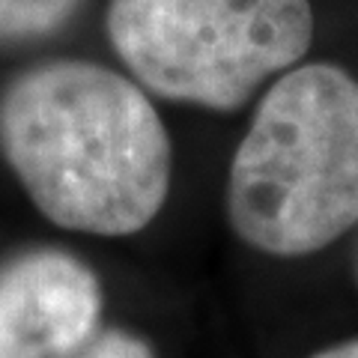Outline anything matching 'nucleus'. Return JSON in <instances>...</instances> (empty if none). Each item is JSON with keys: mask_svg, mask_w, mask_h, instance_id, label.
I'll list each match as a JSON object with an SVG mask.
<instances>
[{"mask_svg": "<svg viewBox=\"0 0 358 358\" xmlns=\"http://www.w3.org/2000/svg\"><path fill=\"white\" fill-rule=\"evenodd\" d=\"M0 155L57 227L129 236L171 192V134L131 78L87 60H51L0 93Z\"/></svg>", "mask_w": 358, "mask_h": 358, "instance_id": "nucleus-1", "label": "nucleus"}, {"mask_svg": "<svg viewBox=\"0 0 358 358\" xmlns=\"http://www.w3.org/2000/svg\"><path fill=\"white\" fill-rule=\"evenodd\" d=\"M227 218L272 257L326 248L358 224V78L293 66L266 90L227 176Z\"/></svg>", "mask_w": 358, "mask_h": 358, "instance_id": "nucleus-2", "label": "nucleus"}, {"mask_svg": "<svg viewBox=\"0 0 358 358\" xmlns=\"http://www.w3.org/2000/svg\"><path fill=\"white\" fill-rule=\"evenodd\" d=\"M108 36L143 90L236 110L313 39L310 0H110Z\"/></svg>", "mask_w": 358, "mask_h": 358, "instance_id": "nucleus-3", "label": "nucleus"}, {"mask_svg": "<svg viewBox=\"0 0 358 358\" xmlns=\"http://www.w3.org/2000/svg\"><path fill=\"white\" fill-rule=\"evenodd\" d=\"M99 317V281L72 254L39 248L0 268V358H69Z\"/></svg>", "mask_w": 358, "mask_h": 358, "instance_id": "nucleus-4", "label": "nucleus"}, {"mask_svg": "<svg viewBox=\"0 0 358 358\" xmlns=\"http://www.w3.org/2000/svg\"><path fill=\"white\" fill-rule=\"evenodd\" d=\"M81 0H0V42L48 36L75 15Z\"/></svg>", "mask_w": 358, "mask_h": 358, "instance_id": "nucleus-5", "label": "nucleus"}, {"mask_svg": "<svg viewBox=\"0 0 358 358\" xmlns=\"http://www.w3.org/2000/svg\"><path fill=\"white\" fill-rule=\"evenodd\" d=\"M69 358H155L141 338L120 329H99L81 350Z\"/></svg>", "mask_w": 358, "mask_h": 358, "instance_id": "nucleus-6", "label": "nucleus"}, {"mask_svg": "<svg viewBox=\"0 0 358 358\" xmlns=\"http://www.w3.org/2000/svg\"><path fill=\"white\" fill-rule=\"evenodd\" d=\"M310 358H358V341H346V343H338L331 350H322Z\"/></svg>", "mask_w": 358, "mask_h": 358, "instance_id": "nucleus-7", "label": "nucleus"}]
</instances>
